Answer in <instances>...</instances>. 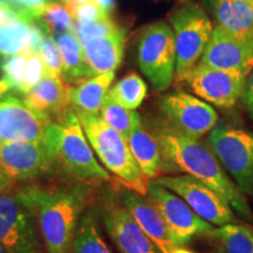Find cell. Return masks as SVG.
Segmentation results:
<instances>
[{"label": "cell", "mask_w": 253, "mask_h": 253, "mask_svg": "<svg viewBox=\"0 0 253 253\" xmlns=\"http://www.w3.org/2000/svg\"><path fill=\"white\" fill-rule=\"evenodd\" d=\"M72 253H113L101 236L96 219L89 211L82 214Z\"/></svg>", "instance_id": "d4e9b609"}, {"label": "cell", "mask_w": 253, "mask_h": 253, "mask_svg": "<svg viewBox=\"0 0 253 253\" xmlns=\"http://www.w3.org/2000/svg\"><path fill=\"white\" fill-rule=\"evenodd\" d=\"M18 194L36 213L47 253H72L89 198L88 186L84 183L47 189L30 185Z\"/></svg>", "instance_id": "7a4b0ae2"}, {"label": "cell", "mask_w": 253, "mask_h": 253, "mask_svg": "<svg viewBox=\"0 0 253 253\" xmlns=\"http://www.w3.org/2000/svg\"><path fill=\"white\" fill-rule=\"evenodd\" d=\"M126 142L143 175L148 179L156 178L162 171L160 145L154 132L149 131L144 126L141 115L137 112Z\"/></svg>", "instance_id": "44dd1931"}, {"label": "cell", "mask_w": 253, "mask_h": 253, "mask_svg": "<svg viewBox=\"0 0 253 253\" xmlns=\"http://www.w3.org/2000/svg\"><path fill=\"white\" fill-rule=\"evenodd\" d=\"M154 135L161 149L162 170L194 177L219 194L240 217L249 221L253 220L244 194L210 148L198 138L183 134L167 123L157 128Z\"/></svg>", "instance_id": "6da1fadb"}, {"label": "cell", "mask_w": 253, "mask_h": 253, "mask_svg": "<svg viewBox=\"0 0 253 253\" xmlns=\"http://www.w3.org/2000/svg\"><path fill=\"white\" fill-rule=\"evenodd\" d=\"M208 143L240 191L253 196V131L217 125Z\"/></svg>", "instance_id": "52a82bcc"}, {"label": "cell", "mask_w": 253, "mask_h": 253, "mask_svg": "<svg viewBox=\"0 0 253 253\" xmlns=\"http://www.w3.org/2000/svg\"><path fill=\"white\" fill-rule=\"evenodd\" d=\"M69 88L71 86L61 77L47 74L20 97L30 108L60 122L72 108Z\"/></svg>", "instance_id": "d6986e66"}, {"label": "cell", "mask_w": 253, "mask_h": 253, "mask_svg": "<svg viewBox=\"0 0 253 253\" xmlns=\"http://www.w3.org/2000/svg\"><path fill=\"white\" fill-rule=\"evenodd\" d=\"M62 56V79L67 84H79L94 77L84 59L82 43L74 32H69L56 39Z\"/></svg>", "instance_id": "cb8c5ba5"}, {"label": "cell", "mask_w": 253, "mask_h": 253, "mask_svg": "<svg viewBox=\"0 0 253 253\" xmlns=\"http://www.w3.org/2000/svg\"><path fill=\"white\" fill-rule=\"evenodd\" d=\"M58 157L62 166L84 182H103L110 178L109 172L97 162L77 113L71 108L58 130Z\"/></svg>", "instance_id": "9c48e42d"}, {"label": "cell", "mask_w": 253, "mask_h": 253, "mask_svg": "<svg viewBox=\"0 0 253 253\" xmlns=\"http://www.w3.org/2000/svg\"><path fill=\"white\" fill-rule=\"evenodd\" d=\"M38 53H39L43 63H45L48 74L55 75V77H61L63 67L62 56L59 49L58 42H56L54 38L46 34Z\"/></svg>", "instance_id": "4dcf8cb0"}, {"label": "cell", "mask_w": 253, "mask_h": 253, "mask_svg": "<svg viewBox=\"0 0 253 253\" xmlns=\"http://www.w3.org/2000/svg\"><path fill=\"white\" fill-rule=\"evenodd\" d=\"M103 225L121 253H161L122 204L107 202Z\"/></svg>", "instance_id": "2e32d148"}, {"label": "cell", "mask_w": 253, "mask_h": 253, "mask_svg": "<svg viewBox=\"0 0 253 253\" xmlns=\"http://www.w3.org/2000/svg\"><path fill=\"white\" fill-rule=\"evenodd\" d=\"M0 243L8 253H47L36 213L18 191L0 195Z\"/></svg>", "instance_id": "ba28073f"}, {"label": "cell", "mask_w": 253, "mask_h": 253, "mask_svg": "<svg viewBox=\"0 0 253 253\" xmlns=\"http://www.w3.org/2000/svg\"><path fill=\"white\" fill-rule=\"evenodd\" d=\"M0 253H8L7 250L4 248V245H2L1 243H0Z\"/></svg>", "instance_id": "74e56055"}, {"label": "cell", "mask_w": 253, "mask_h": 253, "mask_svg": "<svg viewBox=\"0 0 253 253\" xmlns=\"http://www.w3.org/2000/svg\"><path fill=\"white\" fill-rule=\"evenodd\" d=\"M135 115V110L126 108L122 104L113 100L109 95H107L102 109L100 112L101 119L107 125H109L112 128L115 129L116 131H119L126 140L128 138L129 132H130Z\"/></svg>", "instance_id": "f1b7e54d"}, {"label": "cell", "mask_w": 253, "mask_h": 253, "mask_svg": "<svg viewBox=\"0 0 253 253\" xmlns=\"http://www.w3.org/2000/svg\"><path fill=\"white\" fill-rule=\"evenodd\" d=\"M126 40V31L119 26L110 33L84 41L82 48L91 74L115 72L125 56Z\"/></svg>", "instance_id": "ffe728a7"}, {"label": "cell", "mask_w": 253, "mask_h": 253, "mask_svg": "<svg viewBox=\"0 0 253 253\" xmlns=\"http://www.w3.org/2000/svg\"><path fill=\"white\" fill-rule=\"evenodd\" d=\"M94 1L109 15L114 9H115V6H116V0H94Z\"/></svg>", "instance_id": "e575fe53"}, {"label": "cell", "mask_w": 253, "mask_h": 253, "mask_svg": "<svg viewBox=\"0 0 253 253\" xmlns=\"http://www.w3.org/2000/svg\"><path fill=\"white\" fill-rule=\"evenodd\" d=\"M114 79H115V72H109L94 75L74 87L71 86L69 101L72 108L75 112L100 115Z\"/></svg>", "instance_id": "7402d4cb"}, {"label": "cell", "mask_w": 253, "mask_h": 253, "mask_svg": "<svg viewBox=\"0 0 253 253\" xmlns=\"http://www.w3.org/2000/svg\"><path fill=\"white\" fill-rule=\"evenodd\" d=\"M169 20L175 36V77L178 81H186L201 61L214 27L204 9L195 2H186L175 9Z\"/></svg>", "instance_id": "277c9868"}, {"label": "cell", "mask_w": 253, "mask_h": 253, "mask_svg": "<svg viewBox=\"0 0 253 253\" xmlns=\"http://www.w3.org/2000/svg\"><path fill=\"white\" fill-rule=\"evenodd\" d=\"M36 21L49 37L56 40L63 34L74 32V21L69 15L67 8L59 2L50 1L41 8Z\"/></svg>", "instance_id": "83f0119b"}, {"label": "cell", "mask_w": 253, "mask_h": 253, "mask_svg": "<svg viewBox=\"0 0 253 253\" xmlns=\"http://www.w3.org/2000/svg\"><path fill=\"white\" fill-rule=\"evenodd\" d=\"M154 181L178 195L197 216L212 225L223 226L236 221L232 208L225 199L194 177L182 173L158 176Z\"/></svg>", "instance_id": "30bf717a"}, {"label": "cell", "mask_w": 253, "mask_h": 253, "mask_svg": "<svg viewBox=\"0 0 253 253\" xmlns=\"http://www.w3.org/2000/svg\"><path fill=\"white\" fill-rule=\"evenodd\" d=\"M55 121L36 112L17 94L0 96V142H33L47 137Z\"/></svg>", "instance_id": "4fadbf2b"}, {"label": "cell", "mask_w": 253, "mask_h": 253, "mask_svg": "<svg viewBox=\"0 0 253 253\" xmlns=\"http://www.w3.org/2000/svg\"><path fill=\"white\" fill-rule=\"evenodd\" d=\"M33 18L8 0H0V59L30 52Z\"/></svg>", "instance_id": "ac0fdd59"}, {"label": "cell", "mask_w": 253, "mask_h": 253, "mask_svg": "<svg viewBox=\"0 0 253 253\" xmlns=\"http://www.w3.org/2000/svg\"><path fill=\"white\" fill-rule=\"evenodd\" d=\"M251 1V5H252V8H253V0H250Z\"/></svg>", "instance_id": "ab89813d"}, {"label": "cell", "mask_w": 253, "mask_h": 253, "mask_svg": "<svg viewBox=\"0 0 253 253\" xmlns=\"http://www.w3.org/2000/svg\"><path fill=\"white\" fill-rule=\"evenodd\" d=\"M13 185V183L9 181L7 177H5L1 172H0V195L9 191Z\"/></svg>", "instance_id": "d590c367"}, {"label": "cell", "mask_w": 253, "mask_h": 253, "mask_svg": "<svg viewBox=\"0 0 253 253\" xmlns=\"http://www.w3.org/2000/svg\"><path fill=\"white\" fill-rule=\"evenodd\" d=\"M8 1L12 2L14 6H17L18 8H20L21 11L26 12L27 14H30L36 20L37 15L39 14L41 8L52 1V0H8Z\"/></svg>", "instance_id": "d6a6232c"}, {"label": "cell", "mask_w": 253, "mask_h": 253, "mask_svg": "<svg viewBox=\"0 0 253 253\" xmlns=\"http://www.w3.org/2000/svg\"><path fill=\"white\" fill-rule=\"evenodd\" d=\"M61 4L67 8L69 15L74 24H87L102 20L110 17L94 0L88 1H61Z\"/></svg>", "instance_id": "f546056e"}, {"label": "cell", "mask_w": 253, "mask_h": 253, "mask_svg": "<svg viewBox=\"0 0 253 253\" xmlns=\"http://www.w3.org/2000/svg\"><path fill=\"white\" fill-rule=\"evenodd\" d=\"M217 26L239 37L253 38V8L250 0H210Z\"/></svg>", "instance_id": "603a6c76"}, {"label": "cell", "mask_w": 253, "mask_h": 253, "mask_svg": "<svg viewBox=\"0 0 253 253\" xmlns=\"http://www.w3.org/2000/svg\"><path fill=\"white\" fill-rule=\"evenodd\" d=\"M198 65L248 78L253 69V38L236 36L216 26Z\"/></svg>", "instance_id": "5bb4252c"}, {"label": "cell", "mask_w": 253, "mask_h": 253, "mask_svg": "<svg viewBox=\"0 0 253 253\" xmlns=\"http://www.w3.org/2000/svg\"><path fill=\"white\" fill-rule=\"evenodd\" d=\"M211 236L219 240L224 253H253V230L231 223L213 229Z\"/></svg>", "instance_id": "4316f807"}, {"label": "cell", "mask_w": 253, "mask_h": 253, "mask_svg": "<svg viewBox=\"0 0 253 253\" xmlns=\"http://www.w3.org/2000/svg\"><path fill=\"white\" fill-rule=\"evenodd\" d=\"M59 122L46 138L33 142H0V172L13 184L46 175L59 162Z\"/></svg>", "instance_id": "5b68a950"}, {"label": "cell", "mask_w": 253, "mask_h": 253, "mask_svg": "<svg viewBox=\"0 0 253 253\" xmlns=\"http://www.w3.org/2000/svg\"><path fill=\"white\" fill-rule=\"evenodd\" d=\"M119 27V25L113 20L112 18L108 17L102 20L94 21V23L87 24H74V33L80 40L81 43L84 41L93 39V38L104 36V34L110 33L115 31Z\"/></svg>", "instance_id": "1f68e13d"}, {"label": "cell", "mask_w": 253, "mask_h": 253, "mask_svg": "<svg viewBox=\"0 0 253 253\" xmlns=\"http://www.w3.org/2000/svg\"><path fill=\"white\" fill-rule=\"evenodd\" d=\"M75 113L90 147L103 167L118 177L123 186L147 197L150 181L136 163L126 138L107 125L100 115Z\"/></svg>", "instance_id": "3957f363"}, {"label": "cell", "mask_w": 253, "mask_h": 253, "mask_svg": "<svg viewBox=\"0 0 253 253\" xmlns=\"http://www.w3.org/2000/svg\"><path fill=\"white\" fill-rule=\"evenodd\" d=\"M246 79L237 73L197 65L185 82L205 102L226 109L243 97Z\"/></svg>", "instance_id": "9a60e30c"}, {"label": "cell", "mask_w": 253, "mask_h": 253, "mask_svg": "<svg viewBox=\"0 0 253 253\" xmlns=\"http://www.w3.org/2000/svg\"><path fill=\"white\" fill-rule=\"evenodd\" d=\"M171 253H196V252L190 251V250H188V249L181 248V246H176V248L171 251Z\"/></svg>", "instance_id": "8d00e7d4"}, {"label": "cell", "mask_w": 253, "mask_h": 253, "mask_svg": "<svg viewBox=\"0 0 253 253\" xmlns=\"http://www.w3.org/2000/svg\"><path fill=\"white\" fill-rule=\"evenodd\" d=\"M121 204L134 218L138 226L156 245L161 253H171L176 248L166 221L160 211L145 196L123 186L119 194Z\"/></svg>", "instance_id": "e0dca14e"}, {"label": "cell", "mask_w": 253, "mask_h": 253, "mask_svg": "<svg viewBox=\"0 0 253 253\" xmlns=\"http://www.w3.org/2000/svg\"><path fill=\"white\" fill-rule=\"evenodd\" d=\"M158 106L167 125L191 137H202L218 123V114L212 106L184 91L163 95Z\"/></svg>", "instance_id": "8fae6325"}, {"label": "cell", "mask_w": 253, "mask_h": 253, "mask_svg": "<svg viewBox=\"0 0 253 253\" xmlns=\"http://www.w3.org/2000/svg\"><path fill=\"white\" fill-rule=\"evenodd\" d=\"M147 198L160 211L176 246L186 244L196 235L213 230L212 224L197 216L178 195L155 181L149 182Z\"/></svg>", "instance_id": "7c38bea8"}, {"label": "cell", "mask_w": 253, "mask_h": 253, "mask_svg": "<svg viewBox=\"0 0 253 253\" xmlns=\"http://www.w3.org/2000/svg\"><path fill=\"white\" fill-rule=\"evenodd\" d=\"M61 1H88V0H61Z\"/></svg>", "instance_id": "f35d334b"}, {"label": "cell", "mask_w": 253, "mask_h": 253, "mask_svg": "<svg viewBox=\"0 0 253 253\" xmlns=\"http://www.w3.org/2000/svg\"><path fill=\"white\" fill-rule=\"evenodd\" d=\"M243 100H244L245 107L248 109L250 118L253 120V69L246 79V84L244 94H243Z\"/></svg>", "instance_id": "836d02e7"}, {"label": "cell", "mask_w": 253, "mask_h": 253, "mask_svg": "<svg viewBox=\"0 0 253 253\" xmlns=\"http://www.w3.org/2000/svg\"><path fill=\"white\" fill-rule=\"evenodd\" d=\"M148 87L143 79L136 73L126 75L110 87L108 95L126 108L136 110L147 96Z\"/></svg>", "instance_id": "484cf974"}, {"label": "cell", "mask_w": 253, "mask_h": 253, "mask_svg": "<svg viewBox=\"0 0 253 253\" xmlns=\"http://www.w3.org/2000/svg\"><path fill=\"white\" fill-rule=\"evenodd\" d=\"M137 62L156 91H164L176 74V46L173 31L166 21L145 27L137 43Z\"/></svg>", "instance_id": "8992f818"}]
</instances>
